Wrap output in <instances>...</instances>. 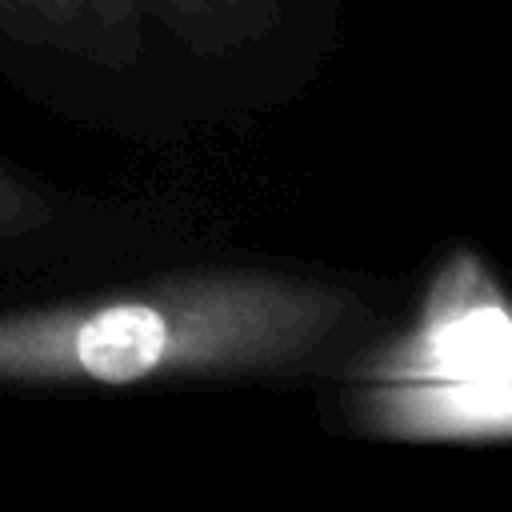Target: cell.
I'll list each match as a JSON object with an SVG mask.
<instances>
[{
	"label": "cell",
	"instance_id": "cell-1",
	"mask_svg": "<svg viewBox=\"0 0 512 512\" xmlns=\"http://www.w3.org/2000/svg\"><path fill=\"white\" fill-rule=\"evenodd\" d=\"M388 316L352 284L232 260H156L0 288V396H124L348 376Z\"/></svg>",
	"mask_w": 512,
	"mask_h": 512
},
{
	"label": "cell",
	"instance_id": "cell-2",
	"mask_svg": "<svg viewBox=\"0 0 512 512\" xmlns=\"http://www.w3.org/2000/svg\"><path fill=\"white\" fill-rule=\"evenodd\" d=\"M336 0H0V80L56 120L176 140L320 60Z\"/></svg>",
	"mask_w": 512,
	"mask_h": 512
},
{
	"label": "cell",
	"instance_id": "cell-3",
	"mask_svg": "<svg viewBox=\"0 0 512 512\" xmlns=\"http://www.w3.org/2000/svg\"><path fill=\"white\" fill-rule=\"evenodd\" d=\"M348 384V408L372 436L512 440V296L476 252L444 256L412 320L384 328Z\"/></svg>",
	"mask_w": 512,
	"mask_h": 512
},
{
	"label": "cell",
	"instance_id": "cell-4",
	"mask_svg": "<svg viewBox=\"0 0 512 512\" xmlns=\"http://www.w3.org/2000/svg\"><path fill=\"white\" fill-rule=\"evenodd\" d=\"M184 248L168 204L60 184L0 148V288L84 280Z\"/></svg>",
	"mask_w": 512,
	"mask_h": 512
}]
</instances>
